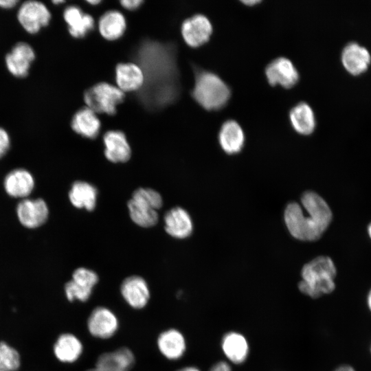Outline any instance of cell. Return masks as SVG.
<instances>
[{"label": "cell", "instance_id": "6da1fadb", "mask_svg": "<svg viewBox=\"0 0 371 371\" xmlns=\"http://www.w3.org/2000/svg\"><path fill=\"white\" fill-rule=\"evenodd\" d=\"M300 203L293 201L286 205L284 211L286 229L298 240H317L332 222V210L322 196L311 190L302 194Z\"/></svg>", "mask_w": 371, "mask_h": 371}, {"label": "cell", "instance_id": "7a4b0ae2", "mask_svg": "<svg viewBox=\"0 0 371 371\" xmlns=\"http://www.w3.org/2000/svg\"><path fill=\"white\" fill-rule=\"evenodd\" d=\"M337 269L329 256H319L305 264L301 271L299 290L304 294L317 298L332 293L335 289Z\"/></svg>", "mask_w": 371, "mask_h": 371}, {"label": "cell", "instance_id": "3957f363", "mask_svg": "<svg viewBox=\"0 0 371 371\" xmlns=\"http://www.w3.org/2000/svg\"><path fill=\"white\" fill-rule=\"evenodd\" d=\"M192 96L205 109L216 111L227 104L231 91L218 75L211 71H202L196 76Z\"/></svg>", "mask_w": 371, "mask_h": 371}, {"label": "cell", "instance_id": "277c9868", "mask_svg": "<svg viewBox=\"0 0 371 371\" xmlns=\"http://www.w3.org/2000/svg\"><path fill=\"white\" fill-rule=\"evenodd\" d=\"M162 203V198L157 191L151 188H138L128 202L130 216L140 227H153L158 221L157 210Z\"/></svg>", "mask_w": 371, "mask_h": 371}, {"label": "cell", "instance_id": "5b68a950", "mask_svg": "<svg viewBox=\"0 0 371 371\" xmlns=\"http://www.w3.org/2000/svg\"><path fill=\"white\" fill-rule=\"evenodd\" d=\"M124 97V92L106 82H100L89 88L84 95L88 108L95 113L109 115L115 113L116 106L123 101Z\"/></svg>", "mask_w": 371, "mask_h": 371}, {"label": "cell", "instance_id": "8992f818", "mask_svg": "<svg viewBox=\"0 0 371 371\" xmlns=\"http://www.w3.org/2000/svg\"><path fill=\"white\" fill-rule=\"evenodd\" d=\"M98 276L93 271L80 267L76 269L71 280L65 285V293L69 302L78 300L86 302L90 297L95 285L98 282Z\"/></svg>", "mask_w": 371, "mask_h": 371}, {"label": "cell", "instance_id": "52a82bcc", "mask_svg": "<svg viewBox=\"0 0 371 371\" xmlns=\"http://www.w3.org/2000/svg\"><path fill=\"white\" fill-rule=\"evenodd\" d=\"M18 20L29 33L35 34L48 25L51 14L45 5L37 1H27L20 7Z\"/></svg>", "mask_w": 371, "mask_h": 371}, {"label": "cell", "instance_id": "ba28073f", "mask_svg": "<svg viewBox=\"0 0 371 371\" xmlns=\"http://www.w3.org/2000/svg\"><path fill=\"white\" fill-rule=\"evenodd\" d=\"M16 215L21 224L29 229L37 228L48 218L49 208L42 199H21L16 206Z\"/></svg>", "mask_w": 371, "mask_h": 371}, {"label": "cell", "instance_id": "9c48e42d", "mask_svg": "<svg viewBox=\"0 0 371 371\" xmlns=\"http://www.w3.org/2000/svg\"><path fill=\"white\" fill-rule=\"evenodd\" d=\"M265 75L271 86L281 85L289 89L298 82L299 73L293 63L285 57H279L269 63L265 68Z\"/></svg>", "mask_w": 371, "mask_h": 371}, {"label": "cell", "instance_id": "30bf717a", "mask_svg": "<svg viewBox=\"0 0 371 371\" xmlns=\"http://www.w3.org/2000/svg\"><path fill=\"white\" fill-rule=\"evenodd\" d=\"M118 319L110 309L104 306L95 308L87 319V328L90 334L97 338L108 339L118 328Z\"/></svg>", "mask_w": 371, "mask_h": 371}, {"label": "cell", "instance_id": "8fae6325", "mask_svg": "<svg viewBox=\"0 0 371 371\" xmlns=\"http://www.w3.org/2000/svg\"><path fill=\"white\" fill-rule=\"evenodd\" d=\"M181 33L189 46L197 47L209 41L212 33V25L205 16L196 14L183 21Z\"/></svg>", "mask_w": 371, "mask_h": 371}, {"label": "cell", "instance_id": "7c38bea8", "mask_svg": "<svg viewBox=\"0 0 371 371\" xmlns=\"http://www.w3.org/2000/svg\"><path fill=\"white\" fill-rule=\"evenodd\" d=\"M134 363L133 352L126 347H122L100 355L94 368L87 371H129Z\"/></svg>", "mask_w": 371, "mask_h": 371}, {"label": "cell", "instance_id": "4fadbf2b", "mask_svg": "<svg viewBox=\"0 0 371 371\" xmlns=\"http://www.w3.org/2000/svg\"><path fill=\"white\" fill-rule=\"evenodd\" d=\"M342 65L351 75L358 76L368 69L371 63L369 51L356 42L348 43L341 55Z\"/></svg>", "mask_w": 371, "mask_h": 371}, {"label": "cell", "instance_id": "5bb4252c", "mask_svg": "<svg viewBox=\"0 0 371 371\" xmlns=\"http://www.w3.org/2000/svg\"><path fill=\"white\" fill-rule=\"evenodd\" d=\"M120 291L126 303L136 309L145 307L150 298V291L146 282L138 276H131L124 279Z\"/></svg>", "mask_w": 371, "mask_h": 371}, {"label": "cell", "instance_id": "9a60e30c", "mask_svg": "<svg viewBox=\"0 0 371 371\" xmlns=\"http://www.w3.org/2000/svg\"><path fill=\"white\" fill-rule=\"evenodd\" d=\"M35 181L33 175L27 170L17 168L6 175L3 187L6 193L14 198L24 199L34 190Z\"/></svg>", "mask_w": 371, "mask_h": 371}, {"label": "cell", "instance_id": "2e32d148", "mask_svg": "<svg viewBox=\"0 0 371 371\" xmlns=\"http://www.w3.org/2000/svg\"><path fill=\"white\" fill-rule=\"evenodd\" d=\"M35 58L32 47L25 43H19L5 56L8 71L16 77L27 75L31 63Z\"/></svg>", "mask_w": 371, "mask_h": 371}, {"label": "cell", "instance_id": "e0dca14e", "mask_svg": "<svg viewBox=\"0 0 371 371\" xmlns=\"http://www.w3.org/2000/svg\"><path fill=\"white\" fill-rule=\"evenodd\" d=\"M165 229L171 236L185 238L193 230V223L188 212L183 208L176 207L168 210L164 216Z\"/></svg>", "mask_w": 371, "mask_h": 371}, {"label": "cell", "instance_id": "ac0fdd59", "mask_svg": "<svg viewBox=\"0 0 371 371\" xmlns=\"http://www.w3.org/2000/svg\"><path fill=\"white\" fill-rule=\"evenodd\" d=\"M218 142L225 153L234 155L240 153L245 144V134L240 125L235 120L225 121L220 128Z\"/></svg>", "mask_w": 371, "mask_h": 371}, {"label": "cell", "instance_id": "d6986e66", "mask_svg": "<svg viewBox=\"0 0 371 371\" xmlns=\"http://www.w3.org/2000/svg\"><path fill=\"white\" fill-rule=\"evenodd\" d=\"M106 158L113 163L126 162L131 155V147L124 134L119 131H110L104 135Z\"/></svg>", "mask_w": 371, "mask_h": 371}, {"label": "cell", "instance_id": "ffe728a7", "mask_svg": "<svg viewBox=\"0 0 371 371\" xmlns=\"http://www.w3.org/2000/svg\"><path fill=\"white\" fill-rule=\"evenodd\" d=\"M83 351L80 340L71 333H63L56 339L53 352L55 357L62 363H71L76 361Z\"/></svg>", "mask_w": 371, "mask_h": 371}, {"label": "cell", "instance_id": "44dd1931", "mask_svg": "<svg viewBox=\"0 0 371 371\" xmlns=\"http://www.w3.org/2000/svg\"><path fill=\"white\" fill-rule=\"evenodd\" d=\"M159 352L170 360L181 358L186 348V340L179 330L170 328L159 334L157 338Z\"/></svg>", "mask_w": 371, "mask_h": 371}, {"label": "cell", "instance_id": "7402d4cb", "mask_svg": "<svg viewBox=\"0 0 371 371\" xmlns=\"http://www.w3.org/2000/svg\"><path fill=\"white\" fill-rule=\"evenodd\" d=\"M116 82L123 92L137 90L144 83V73L135 63H120L116 66Z\"/></svg>", "mask_w": 371, "mask_h": 371}, {"label": "cell", "instance_id": "603a6c76", "mask_svg": "<svg viewBox=\"0 0 371 371\" xmlns=\"http://www.w3.org/2000/svg\"><path fill=\"white\" fill-rule=\"evenodd\" d=\"M289 119L294 130L303 135L311 134L315 128V117L310 105L302 102L290 111Z\"/></svg>", "mask_w": 371, "mask_h": 371}, {"label": "cell", "instance_id": "cb8c5ba5", "mask_svg": "<svg viewBox=\"0 0 371 371\" xmlns=\"http://www.w3.org/2000/svg\"><path fill=\"white\" fill-rule=\"evenodd\" d=\"M63 17L68 25L69 34L75 38L83 37L94 25L93 17L84 14L76 6L67 7L64 11Z\"/></svg>", "mask_w": 371, "mask_h": 371}, {"label": "cell", "instance_id": "d4e9b609", "mask_svg": "<svg viewBox=\"0 0 371 371\" xmlns=\"http://www.w3.org/2000/svg\"><path fill=\"white\" fill-rule=\"evenodd\" d=\"M97 194V190L93 186L78 181L73 183L69 192V199L74 207L92 211L96 205Z\"/></svg>", "mask_w": 371, "mask_h": 371}, {"label": "cell", "instance_id": "484cf974", "mask_svg": "<svg viewBox=\"0 0 371 371\" xmlns=\"http://www.w3.org/2000/svg\"><path fill=\"white\" fill-rule=\"evenodd\" d=\"M71 127L76 133L82 136L93 139L99 133L100 122L93 111L85 107L74 115Z\"/></svg>", "mask_w": 371, "mask_h": 371}, {"label": "cell", "instance_id": "4316f807", "mask_svg": "<svg viewBox=\"0 0 371 371\" xmlns=\"http://www.w3.org/2000/svg\"><path fill=\"white\" fill-rule=\"evenodd\" d=\"M222 348L226 357L234 363H243L248 354V344L245 338L234 332L223 337Z\"/></svg>", "mask_w": 371, "mask_h": 371}, {"label": "cell", "instance_id": "83f0119b", "mask_svg": "<svg viewBox=\"0 0 371 371\" xmlns=\"http://www.w3.org/2000/svg\"><path fill=\"white\" fill-rule=\"evenodd\" d=\"M126 20L118 11H109L100 19L99 30L107 40H115L122 36L126 30Z\"/></svg>", "mask_w": 371, "mask_h": 371}, {"label": "cell", "instance_id": "f1b7e54d", "mask_svg": "<svg viewBox=\"0 0 371 371\" xmlns=\"http://www.w3.org/2000/svg\"><path fill=\"white\" fill-rule=\"evenodd\" d=\"M0 361L8 371H18L21 364L17 350L3 341H0Z\"/></svg>", "mask_w": 371, "mask_h": 371}, {"label": "cell", "instance_id": "f546056e", "mask_svg": "<svg viewBox=\"0 0 371 371\" xmlns=\"http://www.w3.org/2000/svg\"><path fill=\"white\" fill-rule=\"evenodd\" d=\"M10 140L8 133L0 128V158L5 155L10 148Z\"/></svg>", "mask_w": 371, "mask_h": 371}, {"label": "cell", "instance_id": "4dcf8cb0", "mask_svg": "<svg viewBox=\"0 0 371 371\" xmlns=\"http://www.w3.org/2000/svg\"><path fill=\"white\" fill-rule=\"evenodd\" d=\"M143 3L142 0H123L120 3L128 10H135Z\"/></svg>", "mask_w": 371, "mask_h": 371}, {"label": "cell", "instance_id": "1f68e13d", "mask_svg": "<svg viewBox=\"0 0 371 371\" xmlns=\"http://www.w3.org/2000/svg\"><path fill=\"white\" fill-rule=\"evenodd\" d=\"M210 371H232V370L227 363L219 361L214 365Z\"/></svg>", "mask_w": 371, "mask_h": 371}, {"label": "cell", "instance_id": "d6a6232c", "mask_svg": "<svg viewBox=\"0 0 371 371\" xmlns=\"http://www.w3.org/2000/svg\"><path fill=\"white\" fill-rule=\"evenodd\" d=\"M18 1L15 0H0V7L3 8H10L14 7Z\"/></svg>", "mask_w": 371, "mask_h": 371}, {"label": "cell", "instance_id": "836d02e7", "mask_svg": "<svg viewBox=\"0 0 371 371\" xmlns=\"http://www.w3.org/2000/svg\"><path fill=\"white\" fill-rule=\"evenodd\" d=\"M335 371H355V369L348 365H343L338 367Z\"/></svg>", "mask_w": 371, "mask_h": 371}, {"label": "cell", "instance_id": "e575fe53", "mask_svg": "<svg viewBox=\"0 0 371 371\" xmlns=\"http://www.w3.org/2000/svg\"><path fill=\"white\" fill-rule=\"evenodd\" d=\"M178 371H199V369L194 367H186L183 368Z\"/></svg>", "mask_w": 371, "mask_h": 371}, {"label": "cell", "instance_id": "d590c367", "mask_svg": "<svg viewBox=\"0 0 371 371\" xmlns=\"http://www.w3.org/2000/svg\"><path fill=\"white\" fill-rule=\"evenodd\" d=\"M367 304L370 311H371V289H370L367 296Z\"/></svg>", "mask_w": 371, "mask_h": 371}, {"label": "cell", "instance_id": "8d00e7d4", "mask_svg": "<svg viewBox=\"0 0 371 371\" xmlns=\"http://www.w3.org/2000/svg\"><path fill=\"white\" fill-rule=\"evenodd\" d=\"M260 1H243V3L247 5H252L258 3Z\"/></svg>", "mask_w": 371, "mask_h": 371}, {"label": "cell", "instance_id": "74e56055", "mask_svg": "<svg viewBox=\"0 0 371 371\" xmlns=\"http://www.w3.org/2000/svg\"><path fill=\"white\" fill-rule=\"evenodd\" d=\"M367 232H368L369 238L371 239V221L368 225Z\"/></svg>", "mask_w": 371, "mask_h": 371}, {"label": "cell", "instance_id": "f35d334b", "mask_svg": "<svg viewBox=\"0 0 371 371\" xmlns=\"http://www.w3.org/2000/svg\"><path fill=\"white\" fill-rule=\"evenodd\" d=\"M87 2L91 5H96L100 3V1L99 0H89L87 1Z\"/></svg>", "mask_w": 371, "mask_h": 371}, {"label": "cell", "instance_id": "ab89813d", "mask_svg": "<svg viewBox=\"0 0 371 371\" xmlns=\"http://www.w3.org/2000/svg\"><path fill=\"white\" fill-rule=\"evenodd\" d=\"M0 371H8L3 363L0 361Z\"/></svg>", "mask_w": 371, "mask_h": 371}, {"label": "cell", "instance_id": "60d3db41", "mask_svg": "<svg viewBox=\"0 0 371 371\" xmlns=\"http://www.w3.org/2000/svg\"><path fill=\"white\" fill-rule=\"evenodd\" d=\"M65 2L64 1H53V3L55 4L61 3Z\"/></svg>", "mask_w": 371, "mask_h": 371}, {"label": "cell", "instance_id": "b9f144b4", "mask_svg": "<svg viewBox=\"0 0 371 371\" xmlns=\"http://www.w3.org/2000/svg\"><path fill=\"white\" fill-rule=\"evenodd\" d=\"M370 352H371V347H370Z\"/></svg>", "mask_w": 371, "mask_h": 371}]
</instances>
